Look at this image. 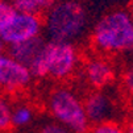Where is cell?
Instances as JSON below:
<instances>
[{
	"instance_id": "obj_1",
	"label": "cell",
	"mask_w": 133,
	"mask_h": 133,
	"mask_svg": "<svg viewBox=\"0 0 133 133\" xmlns=\"http://www.w3.org/2000/svg\"><path fill=\"white\" fill-rule=\"evenodd\" d=\"M91 41L102 55L132 53L133 13L125 9L108 12L95 24Z\"/></svg>"
},
{
	"instance_id": "obj_2",
	"label": "cell",
	"mask_w": 133,
	"mask_h": 133,
	"mask_svg": "<svg viewBox=\"0 0 133 133\" xmlns=\"http://www.w3.org/2000/svg\"><path fill=\"white\" fill-rule=\"evenodd\" d=\"M42 21L49 41L75 44L87 29V12L79 0H58Z\"/></svg>"
},
{
	"instance_id": "obj_3",
	"label": "cell",
	"mask_w": 133,
	"mask_h": 133,
	"mask_svg": "<svg viewBox=\"0 0 133 133\" xmlns=\"http://www.w3.org/2000/svg\"><path fill=\"white\" fill-rule=\"evenodd\" d=\"M78 65L79 53L74 44L46 41L41 54L29 71L33 78L65 81L77 71Z\"/></svg>"
},
{
	"instance_id": "obj_4",
	"label": "cell",
	"mask_w": 133,
	"mask_h": 133,
	"mask_svg": "<svg viewBox=\"0 0 133 133\" xmlns=\"http://www.w3.org/2000/svg\"><path fill=\"white\" fill-rule=\"evenodd\" d=\"M48 109L54 121L66 127L71 133H87L91 127L83 100L69 87H57L49 94Z\"/></svg>"
},
{
	"instance_id": "obj_5",
	"label": "cell",
	"mask_w": 133,
	"mask_h": 133,
	"mask_svg": "<svg viewBox=\"0 0 133 133\" xmlns=\"http://www.w3.org/2000/svg\"><path fill=\"white\" fill-rule=\"evenodd\" d=\"M44 21L40 15L15 11L8 23L0 30V38L5 46L24 42L33 37L41 36Z\"/></svg>"
},
{
	"instance_id": "obj_6",
	"label": "cell",
	"mask_w": 133,
	"mask_h": 133,
	"mask_svg": "<svg viewBox=\"0 0 133 133\" xmlns=\"http://www.w3.org/2000/svg\"><path fill=\"white\" fill-rule=\"evenodd\" d=\"M33 79L30 71L8 54H0V91L4 95L25 91Z\"/></svg>"
},
{
	"instance_id": "obj_7",
	"label": "cell",
	"mask_w": 133,
	"mask_h": 133,
	"mask_svg": "<svg viewBox=\"0 0 133 133\" xmlns=\"http://www.w3.org/2000/svg\"><path fill=\"white\" fill-rule=\"evenodd\" d=\"M90 125L111 121L116 115V103L104 90H94L83 100Z\"/></svg>"
},
{
	"instance_id": "obj_8",
	"label": "cell",
	"mask_w": 133,
	"mask_h": 133,
	"mask_svg": "<svg viewBox=\"0 0 133 133\" xmlns=\"http://www.w3.org/2000/svg\"><path fill=\"white\" fill-rule=\"evenodd\" d=\"M86 82L94 90H105L116 79V70L104 55L98 54L88 58L83 66Z\"/></svg>"
},
{
	"instance_id": "obj_9",
	"label": "cell",
	"mask_w": 133,
	"mask_h": 133,
	"mask_svg": "<svg viewBox=\"0 0 133 133\" xmlns=\"http://www.w3.org/2000/svg\"><path fill=\"white\" fill-rule=\"evenodd\" d=\"M45 44L46 40L42 36L33 37V38L26 40L24 42H18L8 46V55H11L15 61L20 62L29 70L41 54Z\"/></svg>"
},
{
	"instance_id": "obj_10",
	"label": "cell",
	"mask_w": 133,
	"mask_h": 133,
	"mask_svg": "<svg viewBox=\"0 0 133 133\" xmlns=\"http://www.w3.org/2000/svg\"><path fill=\"white\" fill-rule=\"evenodd\" d=\"M58 0H9L11 5L15 11L41 15L51 8Z\"/></svg>"
},
{
	"instance_id": "obj_11",
	"label": "cell",
	"mask_w": 133,
	"mask_h": 133,
	"mask_svg": "<svg viewBox=\"0 0 133 133\" xmlns=\"http://www.w3.org/2000/svg\"><path fill=\"white\" fill-rule=\"evenodd\" d=\"M34 120V109L26 103L15 104L12 107V128L23 129L29 127Z\"/></svg>"
},
{
	"instance_id": "obj_12",
	"label": "cell",
	"mask_w": 133,
	"mask_h": 133,
	"mask_svg": "<svg viewBox=\"0 0 133 133\" xmlns=\"http://www.w3.org/2000/svg\"><path fill=\"white\" fill-rule=\"evenodd\" d=\"M12 107L7 95L0 94V133H8L12 129Z\"/></svg>"
},
{
	"instance_id": "obj_13",
	"label": "cell",
	"mask_w": 133,
	"mask_h": 133,
	"mask_svg": "<svg viewBox=\"0 0 133 133\" xmlns=\"http://www.w3.org/2000/svg\"><path fill=\"white\" fill-rule=\"evenodd\" d=\"M87 133H125V128L115 120L103 121L90 127Z\"/></svg>"
},
{
	"instance_id": "obj_14",
	"label": "cell",
	"mask_w": 133,
	"mask_h": 133,
	"mask_svg": "<svg viewBox=\"0 0 133 133\" xmlns=\"http://www.w3.org/2000/svg\"><path fill=\"white\" fill-rule=\"evenodd\" d=\"M13 12H15V9L8 0H0V30L8 23V20L13 15Z\"/></svg>"
},
{
	"instance_id": "obj_15",
	"label": "cell",
	"mask_w": 133,
	"mask_h": 133,
	"mask_svg": "<svg viewBox=\"0 0 133 133\" xmlns=\"http://www.w3.org/2000/svg\"><path fill=\"white\" fill-rule=\"evenodd\" d=\"M121 84H123L124 91L129 95V96L133 98V65L123 72Z\"/></svg>"
},
{
	"instance_id": "obj_16",
	"label": "cell",
	"mask_w": 133,
	"mask_h": 133,
	"mask_svg": "<svg viewBox=\"0 0 133 133\" xmlns=\"http://www.w3.org/2000/svg\"><path fill=\"white\" fill-rule=\"evenodd\" d=\"M38 133H71L66 127H63L62 124L57 123V121H49V123H45L41 128H40V132Z\"/></svg>"
},
{
	"instance_id": "obj_17",
	"label": "cell",
	"mask_w": 133,
	"mask_h": 133,
	"mask_svg": "<svg viewBox=\"0 0 133 133\" xmlns=\"http://www.w3.org/2000/svg\"><path fill=\"white\" fill-rule=\"evenodd\" d=\"M125 128V133H133V119L128 123V125L127 127H124Z\"/></svg>"
},
{
	"instance_id": "obj_18",
	"label": "cell",
	"mask_w": 133,
	"mask_h": 133,
	"mask_svg": "<svg viewBox=\"0 0 133 133\" xmlns=\"http://www.w3.org/2000/svg\"><path fill=\"white\" fill-rule=\"evenodd\" d=\"M4 50H5V45H4V42L2 41V38H0V54H3Z\"/></svg>"
},
{
	"instance_id": "obj_19",
	"label": "cell",
	"mask_w": 133,
	"mask_h": 133,
	"mask_svg": "<svg viewBox=\"0 0 133 133\" xmlns=\"http://www.w3.org/2000/svg\"><path fill=\"white\" fill-rule=\"evenodd\" d=\"M132 53H133V44H132Z\"/></svg>"
}]
</instances>
